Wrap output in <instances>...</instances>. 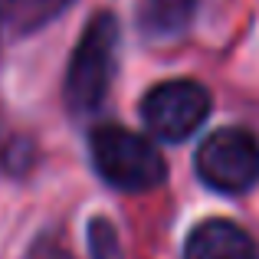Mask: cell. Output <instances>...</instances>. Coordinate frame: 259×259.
Returning <instances> with one entry per match:
<instances>
[{"label":"cell","instance_id":"obj_2","mask_svg":"<svg viewBox=\"0 0 259 259\" xmlns=\"http://www.w3.org/2000/svg\"><path fill=\"white\" fill-rule=\"evenodd\" d=\"M89 154L99 177L125 194H145L164 184V154L145 135L121 125H102L89 138Z\"/></svg>","mask_w":259,"mask_h":259},{"label":"cell","instance_id":"obj_4","mask_svg":"<svg viewBox=\"0 0 259 259\" xmlns=\"http://www.w3.org/2000/svg\"><path fill=\"white\" fill-rule=\"evenodd\" d=\"M210 108L213 99L207 85H200L197 79H167L148 89V95L141 99V121L158 141L177 145L207 121Z\"/></svg>","mask_w":259,"mask_h":259},{"label":"cell","instance_id":"obj_1","mask_svg":"<svg viewBox=\"0 0 259 259\" xmlns=\"http://www.w3.org/2000/svg\"><path fill=\"white\" fill-rule=\"evenodd\" d=\"M121 30L115 13H95L79 33L66 69V102L76 115H89L105 102L118 66Z\"/></svg>","mask_w":259,"mask_h":259},{"label":"cell","instance_id":"obj_5","mask_svg":"<svg viewBox=\"0 0 259 259\" xmlns=\"http://www.w3.org/2000/svg\"><path fill=\"white\" fill-rule=\"evenodd\" d=\"M181 259H256V243L240 223L213 217L187 233Z\"/></svg>","mask_w":259,"mask_h":259},{"label":"cell","instance_id":"obj_3","mask_svg":"<svg viewBox=\"0 0 259 259\" xmlns=\"http://www.w3.org/2000/svg\"><path fill=\"white\" fill-rule=\"evenodd\" d=\"M194 167L217 194H246L259 181V141L246 128H217L194 151Z\"/></svg>","mask_w":259,"mask_h":259},{"label":"cell","instance_id":"obj_6","mask_svg":"<svg viewBox=\"0 0 259 259\" xmlns=\"http://www.w3.org/2000/svg\"><path fill=\"white\" fill-rule=\"evenodd\" d=\"M89 236H92V256L95 259H115V256H118V240H115V230L108 227L105 220H95Z\"/></svg>","mask_w":259,"mask_h":259}]
</instances>
